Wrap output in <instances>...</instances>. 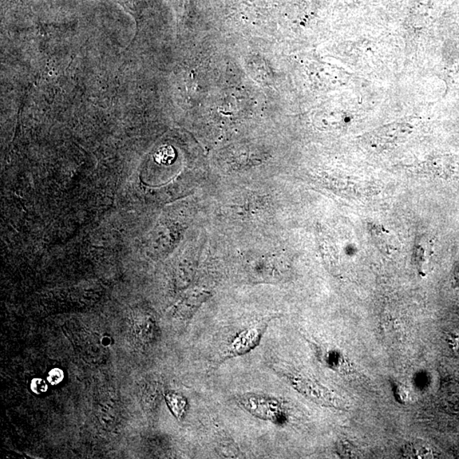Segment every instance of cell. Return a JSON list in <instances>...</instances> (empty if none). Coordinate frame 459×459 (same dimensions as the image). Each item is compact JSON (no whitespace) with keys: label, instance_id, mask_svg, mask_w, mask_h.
Listing matches in <instances>:
<instances>
[{"label":"cell","instance_id":"1","mask_svg":"<svg viewBox=\"0 0 459 459\" xmlns=\"http://www.w3.org/2000/svg\"><path fill=\"white\" fill-rule=\"evenodd\" d=\"M294 385L299 393L320 404L337 407V409L341 407L338 400L332 395L330 391L310 379L296 378L294 379Z\"/></svg>","mask_w":459,"mask_h":459},{"label":"cell","instance_id":"2","mask_svg":"<svg viewBox=\"0 0 459 459\" xmlns=\"http://www.w3.org/2000/svg\"><path fill=\"white\" fill-rule=\"evenodd\" d=\"M243 403L248 411L261 418L278 421L283 417L282 411H280L278 403L269 401V400L248 397L244 399Z\"/></svg>","mask_w":459,"mask_h":459},{"label":"cell","instance_id":"3","mask_svg":"<svg viewBox=\"0 0 459 459\" xmlns=\"http://www.w3.org/2000/svg\"><path fill=\"white\" fill-rule=\"evenodd\" d=\"M430 250L428 240H426L425 237H421L417 240L415 243L413 259L414 264L421 276L426 274L430 256Z\"/></svg>","mask_w":459,"mask_h":459},{"label":"cell","instance_id":"4","mask_svg":"<svg viewBox=\"0 0 459 459\" xmlns=\"http://www.w3.org/2000/svg\"><path fill=\"white\" fill-rule=\"evenodd\" d=\"M371 235L375 241L376 244L382 251L393 252L395 249L393 236L389 232L381 225H372L369 227Z\"/></svg>","mask_w":459,"mask_h":459},{"label":"cell","instance_id":"5","mask_svg":"<svg viewBox=\"0 0 459 459\" xmlns=\"http://www.w3.org/2000/svg\"><path fill=\"white\" fill-rule=\"evenodd\" d=\"M403 455L409 458H432L435 457L433 449L423 442H414L407 444L403 449Z\"/></svg>","mask_w":459,"mask_h":459},{"label":"cell","instance_id":"6","mask_svg":"<svg viewBox=\"0 0 459 459\" xmlns=\"http://www.w3.org/2000/svg\"><path fill=\"white\" fill-rule=\"evenodd\" d=\"M166 401L174 415L181 419L185 414V407H187L185 399L180 394L169 393L166 395Z\"/></svg>","mask_w":459,"mask_h":459},{"label":"cell","instance_id":"7","mask_svg":"<svg viewBox=\"0 0 459 459\" xmlns=\"http://www.w3.org/2000/svg\"><path fill=\"white\" fill-rule=\"evenodd\" d=\"M31 390L34 393L41 395L46 393L48 386L42 379H34L31 383Z\"/></svg>","mask_w":459,"mask_h":459},{"label":"cell","instance_id":"8","mask_svg":"<svg viewBox=\"0 0 459 459\" xmlns=\"http://www.w3.org/2000/svg\"><path fill=\"white\" fill-rule=\"evenodd\" d=\"M395 395L399 402L406 403L409 401V390L406 389L404 386L401 385V383H395L394 386Z\"/></svg>","mask_w":459,"mask_h":459},{"label":"cell","instance_id":"9","mask_svg":"<svg viewBox=\"0 0 459 459\" xmlns=\"http://www.w3.org/2000/svg\"><path fill=\"white\" fill-rule=\"evenodd\" d=\"M64 379V373L60 369H54L50 371L47 381L52 386H57Z\"/></svg>","mask_w":459,"mask_h":459},{"label":"cell","instance_id":"10","mask_svg":"<svg viewBox=\"0 0 459 459\" xmlns=\"http://www.w3.org/2000/svg\"><path fill=\"white\" fill-rule=\"evenodd\" d=\"M339 453L344 458L355 457V450L353 445L347 442H341L339 444Z\"/></svg>","mask_w":459,"mask_h":459},{"label":"cell","instance_id":"11","mask_svg":"<svg viewBox=\"0 0 459 459\" xmlns=\"http://www.w3.org/2000/svg\"><path fill=\"white\" fill-rule=\"evenodd\" d=\"M173 157V150L171 148H165L163 149L160 150L156 153L155 158L156 160L158 162H161V163H166L168 160H169L170 157Z\"/></svg>","mask_w":459,"mask_h":459},{"label":"cell","instance_id":"12","mask_svg":"<svg viewBox=\"0 0 459 459\" xmlns=\"http://www.w3.org/2000/svg\"><path fill=\"white\" fill-rule=\"evenodd\" d=\"M449 344L455 353L459 355V334H455L451 336Z\"/></svg>","mask_w":459,"mask_h":459},{"label":"cell","instance_id":"13","mask_svg":"<svg viewBox=\"0 0 459 459\" xmlns=\"http://www.w3.org/2000/svg\"><path fill=\"white\" fill-rule=\"evenodd\" d=\"M453 275L455 283H456L459 287V263H458L456 266L454 267Z\"/></svg>","mask_w":459,"mask_h":459}]
</instances>
